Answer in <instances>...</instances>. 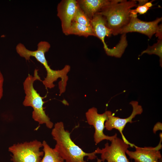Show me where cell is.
<instances>
[{
	"instance_id": "cell-12",
	"label": "cell",
	"mask_w": 162,
	"mask_h": 162,
	"mask_svg": "<svg viewBox=\"0 0 162 162\" xmlns=\"http://www.w3.org/2000/svg\"><path fill=\"white\" fill-rule=\"evenodd\" d=\"M79 8L75 0H63L57 6V16L61 21L63 32L68 35L74 16Z\"/></svg>"
},
{
	"instance_id": "cell-7",
	"label": "cell",
	"mask_w": 162,
	"mask_h": 162,
	"mask_svg": "<svg viewBox=\"0 0 162 162\" xmlns=\"http://www.w3.org/2000/svg\"><path fill=\"white\" fill-rule=\"evenodd\" d=\"M111 142L110 145L107 142L104 148L96 149L97 154H101L102 162L106 160L107 162H131L126 155V152L130 146L129 144L117 136Z\"/></svg>"
},
{
	"instance_id": "cell-3",
	"label": "cell",
	"mask_w": 162,
	"mask_h": 162,
	"mask_svg": "<svg viewBox=\"0 0 162 162\" xmlns=\"http://www.w3.org/2000/svg\"><path fill=\"white\" fill-rule=\"evenodd\" d=\"M50 46L49 42L44 41H41L38 43L37 49L34 51L28 49L21 43L17 44L16 47V52L20 57L24 58L26 61L29 60L31 57H34L44 66L46 72V76L42 82L46 88L50 89L55 87L54 82L58 78H60L62 80H64L67 74L64 68L54 70L48 65L45 54L49 50Z\"/></svg>"
},
{
	"instance_id": "cell-2",
	"label": "cell",
	"mask_w": 162,
	"mask_h": 162,
	"mask_svg": "<svg viewBox=\"0 0 162 162\" xmlns=\"http://www.w3.org/2000/svg\"><path fill=\"white\" fill-rule=\"evenodd\" d=\"M137 5L136 0H112L98 13L105 18L112 34L116 35L129 22L131 8Z\"/></svg>"
},
{
	"instance_id": "cell-15",
	"label": "cell",
	"mask_w": 162,
	"mask_h": 162,
	"mask_svg": "<svg viewBox=\"0 0 162 162\" xmlns=\"http://www.w3.org/2000/svg\"><path fill=\"white\" fill-rule=\"evenodd\" d=\"M74 34L87 37L94 36L91 26H87L72 21L69 30L68 35Z\"/></svg>"
},
{
	"instance_id": "cell-21",
	"label": "cell",
	"mask_w": 162,
	"mask_h": 162,
	"mask_svg": "<svg viewBox=\"0 0 162 162\" xmlns=\"http://www.w3.org/2000/svg\"><path fill=\"white\" fill-rule=\"evenodd\" d=\"M97 162H104V161H103L102 162V160L101 159L97 158Z\"/></svg>"
},
{
	"instance_id": "cell-13",
	"label": "cell",
	"mask_w": 162,
	"mask_h": 162,
	"mask_svg": "<svg viewBox=\"0 0 162 162\" xmlns=\"http://www.w3.org/2000/svg\"><path fill=\"white\" fill-rule=\"evenodd\" d=\"M112 0H79L77 1L79 8L91 20L95 14L99 12Z\"/></svg>"
},
{
	"instance_id": "cell-14",
	"label": "cell",
	"mask_w": 162,
	"mask_h": 162,
	"mask_svg": "<svg viewBox=\"0 0 162 162\" xmlns=\"http://www.w3.org/2000/svg\"><path fill=\"white\" fill-rule=\"evenodd\" d=\"M42 143L44 155L41 162H65L58 153L51 148L45 141Z\"/></svg>"
},
{
	"instance_id": "cell-17",
	"label": "cell",
	"mask_w": 162,
	"mask_h": 162,
	"mask_svg": "<svg viewBox=\"0 0 162 162\" xmlns=\"http://www.w3.org/2000/svg\"><path fill=\"white\" fill-rule=\"evenodd\" d=\"M73 21L86 26H91V20L79 6Z\"/></svg>"
},
{
	"instance_id": "cell-20",
	"label": "cell",
	"mask_w": 162,
	"mask_h": 162,
	"mask_svg": "<svg viewBox=\"0 0 162 162\" xmlns=\"http://www.w3.org/2000/svg\"><path fill=\"white\" fill-rule=\"evenodd\" d=\"M162 123L160 122H157L154 126L153 128V132L154 134L158 130H162Z\"/></svg>"
},
{
	"instance_id": "cell-8",
	"label": "cell",
	"mask_w": 162,
	"mask_h": 162,
	"mask_svg": "<svg viewBox=\"0 0 162 162\" xmlns=\"http://www.w3.org/2000/svg\"><path fill=\"white\" fill-rule=\"evenodd\" d=\"M110 112V111H106L103 113L99 114L98 113L97 108L92 107L86 113L87 123L89 125L93 126L94 128V138L96 145L104 140L111 142L117 136L116 134L112 136H109L104 133L105 123L108 118Z\"/></svg>"
},
{
	"instance_id": "cell-11",
	"label": "cell",
	"mask_w": 162,
	"mask_h": 162,
	"mask_svg": "<svg viewBox=\"0 0 162 162\" xmlns=\"http://www.w3.org/2000/svg\"><path fill=\"white\" fill-rule=\"evenodd\" d=\"M160 141L155 147H141L134 145L135 151L127 150L126 154L129 158L134 159L135 162H159L162 155L159 150L162 148V133L160 134Z\"/></svg>"
},
{
	"instance_id": "cell-18",
	"label": "cell",
	"mask_w": 162,
	"mask_h": 162,
	"mask_svg": "<svg viewBox=\"0 0 162 162\" xmlns=\"http://www.w3.org/2000/svg\"><path fill=\"white\" fill-rule=\"evenodd\" d=\"M153 0L150 2H147L145 4H137L136 8L134 9H131L130 11V14L131 15L137 16V14H143L146 13L150 8L152 5V2Z\"/></svg>"
},
{
	"instance_id": "cell-16",
	"label": "cell",
	"mask_w": 162,
	"mask_h": 162,
	"mask_svg": "<svg viewBox=\"0 0 162 162\" xmlns=\"http://www.w3.org/2000/svg\"><path fill=\"white\" fill-rule=\"evenodd\" d=\"M148 54H155L160 57V64L162 67V38H159L157 42L152 46H149L146 50L142 51L140 56H141L144 53Z\"/></svg>"
},
{
	"instance_id": "cell-9",
	"label": "cell",
	"mask_w": 162,
	"mask_h": 162,
	"mask_svg": "<svg viewBox=\"0 0 162 162\" xmlns=\"http://www.w3.org/2000/svg\"><path fill=\"white\" fill-rule=\"evenodd\" d=\"M129 22L121 30L120 34H126L128 32H137L144 34L151 38L158 32L160 25L158 23L162 20V17L154 20L146 22L139 19L137 16L130 15Z\"/></svg>"
},
{
	"instance_id": "cell-4",
	"label": "cell",
	"mask_w": 162,
	"mask_h": 162,
	"mask_svg": "<svg viewBox=\"0 0 162 162\" xmlns=\"http://www.w3.org/2000/svg\"><path fill=\"white\" fill-rule=\"evenodd\" d=\"M38 70L35 69L34 75L29 74L23 82V89L25 94L23 105L25 106H31L33 109L32 118L40 124H45L49 129L53 127V124L46 114L43 107L44 102L34 87V82L41 81L38 73Z\"/></svg>"
},
{
	"instance_id": "cell-5",
	"label": "cell",
	"mask_w": 162,
	"mask_h": 162,
	"mask_svg": "<svg viewBox=\"0 0 162 162\" xmlns=\"http://www.w3.org/2000/svg\"><path fill=\"white\" fill-rule=\"evenodd\" d=\"M42 143L37 140L14 144L8 148L12 162H41L44 152Z\"/></svg>"
},
{
	"instance_id": "cell-1",
	"label": "cell",
	"mask_w": 162,
	"mask_h": 162,
	"mask_svg": "<svg viewBox=\"0 0 162 162\" xmlns=\"http://www.w3.org/2000/svg\"><path fill=\"white\" fill-rule=\"evenodd\" d=\"M51 135L56 142L54 149L66 162H86L84 160L85 157L91 160L97 158L96 150L91 153H86L74 142L70 138V133L65 129L62 122L55 123Z\"/></svg>"
},
{
	"instance_id": "cell-19",
	"label": "cell",
	"mask_w": 162,
	"mask_h": 162,
	"mask_svg": "<svg viewBox=\"0 0 162 162\" xmlns=\"http://www.w3.org/2000/svg\"><path fill=\"white\" fill-rule=\"evenodd\" d=\"M4 82V77L0 70V100L3 95Z\"/></svg>"
},
{
	"instance_id": "cell-10",
	"label": "cell",
	"mask_w": 162,
	"mask_h": 162,
	"mask_svg": "<svg viewBox=\"0 0 162 162\" xmlns=\"http://www.w3.org/2000/svg\"><path fill=\"white\" fill-rule=\"evenodd\" d=\"M129 104L132 106L133 110L130 115L128 117L124 118H119L115 116L110 111L108 118L105 123V128L108 130H111L113 129L118 130L120 132L122 140L129 144L130 146H134V145L129 142L124 136L122 131L125 125L128 123H132V120L137 115L142 114L143 109L141 105L139 104L136 101H132Z\"/></svg>"
},
{
	"instance_id": "cell-6",
	"label": "cell",
	"mask_w": 162,
	"mask_h": 162,
	"mask_svg": "<svg viewBox=\"0 0 162 162\" xmlns=\"http://www.w3.org/2000/svg\"><path fill=\"white\" fill-rule=\"evenodd\" d=\"M91 25L95 36L99 38L103 44L104 48L108 56L120 58L123 52L122 45L120 43L112 48H109L105 41L106 37H110L112 34L111 30L106 26L104 17L99 13L95 14L91 20Z\"/></svg>"
}]
</instances>
